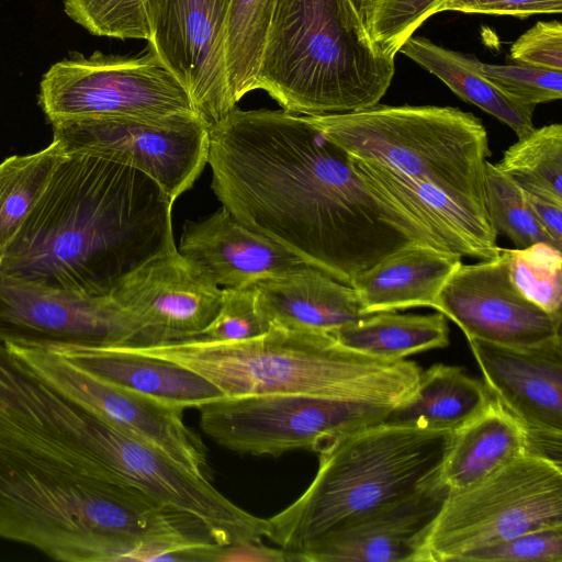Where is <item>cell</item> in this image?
I'll use <instances>...</instances> for the list:
<instances>
[{
  "label": "cell",
  "instance_id": "6da1fadb",
  "mask_svg": "<svg viewBox=\"0 0 562 562\" xmlns=\"http://www.w3.org/2000/svg\"><path fill=\"white\" fill-rule=\"evenodd\" d=\"M207 165L241 224L344 284L412 241L446 249L305 115L235 106L210 126Z\"/></svg>",
  "mask_w": 562,
  "mask_h": 562
},
{
  "label": "cell",
  "instance_id": "7a4b0ae2",
  "mask_svg": "<svg viewBox=\"0 0 562 562\" xmlns=\"http://www.w3.org/2000/svg\"><path fill=\"white\" fill-rule=\"evenodd\" d=\"M172 204L133 167L64 153L0 272L49 289L110 294L142 265L177 249Z\"/></svg>",
  "mask_w": 562,
  "mask_h": 562
},
{
  "label": "cell",
  "instance_id": "3957f363",
  "mask_svg": "<svg viewBox=\"0 0 562 562\" xmlns=\"http://www.w3.org/2000/svg\"><path fill=\"white\" fill-rule=\"evenodd\" d=\"M201 524L131 487L0 441V538L64 562H151L202 540Z\"/></svg>",
  "mask_w": 562,
  "mask_h": 562
},
{
  "label": "cell",
  "instance_id": "277c9868",
  "mask_svg": "<svg viewBox=\"0 0 562 562\" xmlns=\"http://www.w3.org/2000/svg\"><path fill=\"white\" fill-rule=\"evenodd\" d=\"M120 347L191 369L225 396L303 395L394 406L411 394L422 372L413 361L347 348L330 333L277 325L237 341L194 337Z\"/></svg>",
  "mask_w": 562,
  "mask_h": 562
},
{
  "label": "cell",
  "instance_id": "5b68a950",
  "mask_svg": "<svg viewBox=\"0 0 562 562\" xmlns=\"http://www.w3.org/2000/svg\"><path fill=\"white\" fill-rule=\"evenodd\" d=\"M394 72L350 0H278L256 89L293 114H340L378 104Z\"/></svg>",
  "mask_w": 562,
  "mask_h": 562
},
{
  "label": "cell",
  "instance_id": "8992f818",
  "mask_svg": "<svg viewBox=\"0 0 562 562\" xmlns=\"http://www.w3.org/2000/svg\"><path fill=\"white\" fill-rule=\"evenodd\" d=\"M453 432L380 423L318 453L308 487L267 519L266 538L290 555L310 541L439 477Z\"/></svg>",
  "mask_w": 562,
  "mask_h": 562
},
{
  "label": "cell",
  "instance_id": "52a82bcc",
  "mask_svg": "<svg viewBox=\"0 0 562 562\" xmlns=\"http://www.w3.org/2000/svg\"><path fill=\"white\" fill-rule=\"evenodd\" d=\"M306 117L350 156L431 183L487 216L485 164L492 153L486 130L472 113L452 106L378 103Z\"/></svg>",
  "mask_w": 562,
  "mask_h": 562
},
{
  "label": "cell",
  "instance_id": "ba28073f",
  "mask_svg": "<svg viewBox=\"0 0 562 562\" xmlns=\"http://www.w3.org/2000/svg\"><path fill=\"white\" fill-rule=\"evenodd\" d=\"M557 525H562V463L524 452L488 476L449 490L422 562H460L473 550Z\"/></svg>",
  "mask_w": 562,
  "mask_h": 562
},
{
  "label": "cell",
  "instance_id": "9c48e42d",
  "mask_svg": "<svg viewBox=\"0 0 562 562\" xmlns=\"http://www.w3.org/2000/svg\"><path fill=\"white\" fill-rule=\"evenodd\" d=\"M38 104L50 124L76 117L153 120L195 112L183 87L149 48L138 56L71 54L43 75Z\"/></svg>",
  "mask_w": 562,
  "mask_h": 562
},
{
  "label": "cell",
  "instance_id": "30bf717a",
  "mask_svg": "<svg viewBox=\"0 0 562 562\" xmlns=\"http://www.w3.org/2000/svg\"><path fill=\"white\" fill-rule=\"evenodd\" d=\"M392 406L303 395L224 396L200 411L202 430L239 454L319 452L337 438L376 425Z\"/></svg>",
  "mask_w": 562,
  "mask_h": 562
},
{
  "label": "cell",
  "instance_id": "8fae6325",
  "mask_svg": "<svg viewBox=\"0 0 562 562\" xmlns=\"http://www.w3.org/2000/svg\"><path fill=\"white\" fill-rule=\"evenodd\" d=\"M210 126L196 112L161 119L76 117L52 124L64 153H88L133 167L175 200L207 164Z\"/></svg>",
  "mask_w": 562,
  "mask_h": 562
},
{
  "label": "cell",
  "instance_id": "7c38bea8",
  "mask_svg": "<svg viewBox=\"0 0 562 562\" xmlns=\"http://www.w3.org/2000/svg\"><path fill=\"white\" fill-rule=\"evenodd\" d=\"M49 387L117 429L159 449L192 473L207 477V454L183 422L182 409L110 384L44 347L3 344Z\"/></svg>",
  "mask_w": 562,
  "mask_h": 562
},
{
  "label": "cell",
  "instance_id": "4fadbf2b",
  "mask_svg": "<svg viewBox=\"0 0 562 562\" xmlns=\"http://www.w3.org/2000/svg\"><path fill=\"white\" fill-rule=\"evenodd\" d=\"M0 341L38 347L139 345L143 331L113 293L49 289L0 272Z\"/></svg>",
  "mask_w": 562,
  "mask_h": 562
},
{
  "label": "cell",
  "instance_id": "5bb4252c",
  "mask_svg": "<svg viewBox=\"0 0 562 562\" xmlns=\"http://www.w3.org/2000/svg\"><path fill=\"white\" fill-rule=\"evenodd\" d=\"M231 0H146L148 48L211 125L235 106L225 57Z\"/></svg>",
  "mask_w": 562,
  "mask_h": 562
},
{
  "label": "cell",
  "instance_id": "9a60e30c",
  "mask_svg": "<svg viewBox=\"0 0 562 562\" xmlns=\"http://www.w3.org/2000/svg\"><path fill=\"white\" fill-rule=\"evenodd\" d=\"M468 341L492 397L524 429L527 451L562 463V337L532 347Z\"/></svg>",
  "mask_w": 562,
  "mask_h": 562
},
{
  "label": "cell",
  "instance_id": "2e32d148",
  "mask_svg": "<svg viewBox=\"0 0 562 562\" xmlns=\"http://www.w3.org/2000/svg\"><path fill=\"white\" fill-rule=\"evenodd\" d=\"M508 249L473 265H460L445 283L435 310L457 324L467 339L532 347L561 336L562 314L524 297L509 278Z\"/></svg>",
  "mask_w": 562,
  "mask_h": 562
},
{
  "label": "cell",
  "instance_id": "e0dca14e",
  "mask_svg": "<svg viewBox=\"0 0 562 562\" xmlns=\"http://www.w3.org/2000/svg\"><path fill=\"white\" fill-rule=\"evenodd\" d=\"M222 292L176 249L142 265L112 293L139 324V345H150L198 337L216 316Z\"/></svg>",
  "mask_w": 562,
  "mask_h": 562
},
{
  "label": "cell",
  "instance_id": "ac0fdd59",
  "mask_svg": "<svg viewBox=\"0 0 562 562\" xmlns=\"http://www.w3.org/2000/svg\"><path fill=\"white\" fill-rule=\"evenodd\" d=\"M449 490L438 477L315 538L290 561L422 562L426 537Z\"/></svg>",
  "mask_w": 562,
  "mask_h": 562
},
{
  "label": "cell",
  "instance_id": "d6986e66",
  "mask_svg": "<svg viewBox=\"0 0 562 562\" xmlns=\"http://www.w3.org/2000/svg\"><path fill=\"white\" fill-rule=\"evenodd\" d=\"M178 251L205 278L224 288L247 286L306 265L249 229L223 206L207 217L187 221Z\"/></svg>",
  "mask_w": 562,
  "mask_h": 562
},
{
  "label": "cell",
  "instance_id": "ffe728a7",
  "mask_svg": "<svg viewBox=\"0 0 562 562\" xmlns=\"http://www.w3.org/2000/svg\"><path fill=\"white\" fill-rule=\"evenodd\" d=\"M351 157L356 171L378 192L417 220L449 251L481 260L498 255L487 216L457 202L436 186Z\"/></svg>",
  "mask_w": 562,
  "mask_h": 562
},
{
  "label": "cell",
  "instance_id": "44dd1931",
  "mask_svg": "<svg viewBox=\"0 0 562 562\" xmlns=\"http://www.w3.org/2000/svg\"><path fill=\"white\" fill-rule=\"evenodd\" d=\"M110 384L180 408H200L224 393L199 373L176 362L120 346L44 347Z\"/></svg>",
  "mask_w": 562,
  "mask_h": 562
},
{
  "label": "cell",
  "instance_id": "7402d4cb",
  "mask_svg": "<svg viewBox=\"0 0 562 562\" xmlns=\"http://www.w3.org/2000/svg\"><path fill=\"white\" fill-rule=\"evenodd\" d=\"M461 258L430 244L412 241L359 273L351 286L363 315L419 306L435 308Z\"/></svg>",
  "mask_w": 562,
  "mask_h": 562
},
{
  "label": "cell",
  "instance_id": "603a6c76",
  "mask_svg": "<svg viewBox=\"0 0 562 562\" xmlns=\"http://www.w3.org/2000/svg\"><path fill=\"white\" fill-rule=\"evenodd\" d=\"M249 285L271 325L331 334L363 316L351 285L307 265Z\"/></svg>",
  "mask_w": 562,
  "mask_h": 562
},
{
  "label": "cell",
  "instance_id": "cb8c5ba5",
  "mask_svg": "<svg viewBox=\"0 0 562 562\" xmlns=\"http://www.w3.org/2000/svg\"><path fill=\"white\" fill-rule=\"evenodd\" d=\"M491 401L485 384L463 368L436 363L420 372L414 390L389 409L383 423L454 432Z\"/></svg>",
  "mask_w": 562,
  "mask_h": 562
},
{
  "label": "cell",
  "instance_id": "d4e9b609",
  "mask_svg": "<svg viewBox=\"0 0 562 562\" xmlns=\"http://www.w3.org/2000/svg\"><path fill=\"white\" fill-rule=\"evenodd\" d=\"M527 451L521 426L493 397L487 407L453 432L439 473L450 490L469 486Z\"/></svg>",
  "mask_w": 562,
  "mask_h": 562
},
{
  "label": "cell",
  "instance_id": "484cf974",
  "mask_svg": "<svg viewBox=\"0 0 562 562\" xmlns=\"http://www.w3.org/2000/svg\"><path fill=\"white\" fill-rule=\"evenodd\" d=\"M398 52L438 77L462 100L506 124L518 138L535 128L532 116L536 106L520 103L499 91L479 72L473 57L413 35Z\"/></svg>",
  "mask_w": 562,
  "mask_h": 562
},
{
  "label": "cell",
  "instance_id": "4316f807",
  "mask_svg": "<svg viewBox=\"0 0 562 562\" xmlns=\"http://www.w3.org/2000/svg\"><path fill=\"white\" fill-rule=\"evenodd\" d=\"M331 335L347 348L384 359H404L449 345V327L440 312L428 315L396 311L367 314Z\"/></svg>",
  "mask_w": 562,
  "mask_h": 562
},
{
  "label": "cell",
  "instance_id": "83f0119b",
  "mask_svg": "<svg viewBox=\"0 0 562 562\" xmlns=\"http://www.w3.org/2000/svg\"><path fill=\"white\" fill-rule=\"evenodd\" d=\"M64 155L59 143L0 162V262L45 192Z\"/></svg>",
  "mask_w": 562,
  "mask_h": 562
},
{
  "label": "cell",
  "instance_id": "f1b7e54d",
  "mask_svg": "<svg viewBox=\"0 0 562 562\" xmlns=\"http://www.w3.org/2000/svg\"><path fill=\"white\" fill-rule=\"evenodd\" d=\"M278 0H231L225 36L228 85L237 103L256 90L267 35Z\"/></svg>",
  "mask_w": 562,
  "mask_h": 562
},
{
  "label": "cell",
  "instance_id": "f546056e",
  "mask_svg": "<svg viewBox=\"0 0 562 562\" xmlns=\"http://www.w3.org/2000/svg\"><path fill=\"white\" fill-rule=\"evenodd\" d=\"M495 166L524 191L562 204V125L535 127Z\"/></svg>",
  "mask_w": 562,
  "mask_h": 562
},
{
  "label": "cell",
  "instance_id": "4dcf8cb0",
  "mask_svg": "<svg viewBox=\"0 0 562 562\" xmlns=\"http://www.w3.org/2000/svg\"><path fill=\"white\" fill-rule=\"evenodd\" d=\"M484 187L486 214L497 235H505L516 248L537 243L558 248L533 215L525 191L490 161L485 164Z\"/></svg>",
  "mask_w": 562,
  "mask_h": 562
},
{
  "label": "cell",
  "instance_id": "1f68e13d",
  "mask_svg": "<svg viewBox=\"0 0 562 562\" xmlns=\"http://www.w3.org/2000/svg\"><path fill=\"white\" fill-rule=\"evenodd\" d=\"M443 0H358L357 12L373 44L395 58L401 46L431 15Z\"/></svg>",
  "mask_w": 562,
  "mask_h": 562
},
{
  "label": "cell",
  "instance_id": "d6a6232c",
  "mask_svg": "<svg viewBox=\"0 0 562 562\" xmlns=\"http://www.w3.org/2000/svg\"><path fill=\"white\" fill-rule=\"evenodd\" d=\"M509 278L528 301L551 314H562L561 250L546 243L508 249Z\"/></svg>",
  "mask_w": 562,
  "mask_h": 562
},
{
  "label": "cell",
  "instance_id": "836d02e7",
  "mask_svg": "<svg viewBox=\"0 0 562 562\" xmlns=\"http://www.w3.org/2000/svg\"><path fill=\"white\" fill-rule=\"evenodd\" d=\"M146 0H64L66 14L97 36L148 40Z\"/></svg>",
  "mask_w": 562,
  "mask_h": 562
},
{
  "label": "cell",
  "instance_id": "e575fe53",
  "mask_svg": "<svg viewBox=\"0 0 562 562\" xmlns=\"http://www.w3.org/2000/svg\"><path fill=\"white\" fill-rule=\"evenodd\" d=\"M481 75L509 98L536 106L562 97V71L530 65L485 64L473 57Z\"/></svg>",
  "mask_w": 562,
  "mask_h": 562
},
{
  "label": "cell",
  "instance_id": "d590c367",
  "mask_svg": "<svg viewBox=\"0 0 562 562\" xmlns=\"http://www.w3.org/2000/svg\"><path fill=\"white\" fill-rule=\"evenodd\" d=\"M221 307L198 338L211 341H237L260 336L271 324L257 302L252 285L222 289Z\"/></svg>",
  "mask_w": 562,
  "mask_h": 562
},
{
  "label": "cell",
  "instance_id": "8d00e7d4",
  "mask_svg": "<svg viewBox=\"0 0 562 562\" xmlns=\"http://www.w3.org/2000/svg\"><path fill=\"white\" fill-rule=\"evenodd\" d=\"M460 562H562V525L530 530L473 550Z\"/></svg>",
  "mask_w": 562,
  "mask_h": 562
},
{
  "label": "cell",
  "instance_id": "74e56055",
  "mask_svg": "<svg viewBox=\"0 0 562 562\" xmlns=\"http://www.w3.org/2000/svg\"><path fill=\"white\" fill-rule=\"evenodd\" d=\"M510 58L519 64L562 71L561 22H537L513 43Z\"/></svg>",
  "mask_w": 562,
  "mask_h": 562
},
{
  "label": "cell",
  "instance_id": "f35d334b",
  "mask_svg": "<svg viewBox=\"0 0 562 562\" xmlns=\"http://www.w3.org/2000/svg\"><path fill=\"white\" fill-rule=\"evenodd\" d=\"M562 0H443L441 11L528 18L538 13H560Z\"/></svg>",
  "mask_w": 562,
  "mask_h": 562
},
{
  "label": "cell",
  "instance_id": "ab89813d",
  "mask_svg": "<svg viewBox=\"0 0 562 562\" xmlns=\"http://www.w3.org/2000/svg\"><path fill=\"white\" fill-rule=\"evenodd\" d=\"M199 561L284 562L289 561V557L283 549L266 547L260 541L214 546L201 551Z\"/></svg>",
  "mask_w": 562,
  "mask_h": 562
},
{
  "label": "cell",
  "instance_id": "60d3db41",
  "mask_svg": "<svg viewBox=\"0 0 562 562\" xmlns=\"http://www.w3.org/2000/svg\"><path fill=\"white\" fill-rule=\"evenodd\" d=\"M526 200L542 228L562 250V204L530 194L525 191Z\"/></svg>",
  "mask_w": 562,
  "mask_h": 562
},
{
  "label": "cell",
  "instance_id": "b9f144b4",
  "mask_svg": "<svg viewBox=\"0 0 562 562\" xmlns=\"http://www.w3.org/2000/svg\"><path fill=\"white\" fill-rule=\"evenodd\" d=\"M351 3L355 5L356 10H357V3H358V0H350Z\"/></svg>",
  "mask_w": 562,
  "mask_h": 562
}]
</instances>
